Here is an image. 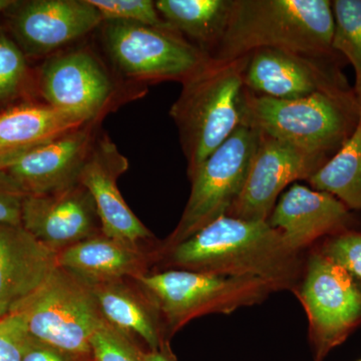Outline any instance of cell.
<instances>
[{"label": "cell", "mask_w": 361, "mask_h": 361, "mask_svg": "<svg viewBox=\"0 0 361 361\" xmlns=\"http://www.w3.org/2000/svg\"><path fill=\"white\" fill-rule=\"evenodd\" d=\"M334 51L353 66L355 82L361 80V0H334Z\"/></svg>", "instance_id": "cb8c5ba5"}, {"label": "cell", "mask_w": 361, "mask_h": 361, "mask_svg": "<svg viewBox=\"0 0 361 361\" xmlns=\"http://www.w3.org/2000/svg\"><path fill=\"white\" fill-rule=\"evenodd\" d=\"M320 251L343 268L361 288V232L348 230L330 236Z\"/></svg>", "instance_id": "83f0119b"}, {"label": "cell", "mask_w": 361, "mask_h": 361, "mask_svg": "<svg viewBox=\"0 0 361 361\" xmlns=\"http://www.w3.org/2000/svg\"></svg>", "instance_id": "d590c367"}, {"label": "cell", "mask_w": 361, "mask_h": 361, "mask_svg": "<svg viewBox=\"0 0 361 361\" xmlns=\"http://www.w3.org/2000/svg\"><path fill=\"white\" fill-rule=\"evenodd\" d=\"M21 226L54 253L102 234L96 205L80 183L23 200Z\"/></svg>", "instance_id": "5bb4252c"}, {"label": "cell", "mask_w": 361, "mask_h": 361, "mask_svg": "<svg viewBox=\"0 0 361 361\" xmlns=\"http://www.w3.org/2000/svg\"><path fill=\"white\" fill-rule=\"evenodd\" d=\"M56 255L23 226L0 225V319L39 290L58 267Z\"/></svg>", "instance_id": "ac0fdd59"}, {"label": "cell", "mask_w": 361, "mask_h": 361, "mask_svg": "<svg viewBox=\"0 0 361 361\" xmlns=\"http://www.w3.org/2000/svg\"><path fill=\"white\" fill-rule=\"evenodd\" d=\"M87 123L47 104L13 106L0 114V155L6 167L23 154Z\"/></svg>", "instance_id": "ffe728a7"}, {"label": "cell", "mask_w": 361, "mask_h": 361, "mask_svg": "<svg viewBox=\"0 0 361 361\" xmlns=\"http://www.w3.org/2000/svg\"><path fill=\"white\" fill-rule=\"evenodd\" d=\"M14 4V0H0V13H6Z\"/></svg>", "instance_id": "836d02e7"}, {"label": "cell", "mask_w": 361, "mask_h": 361, "mask_svg": "<svg viewBox=\"0 0 361 361\" xmlns=\"http://www.w3.org/2000/svg\"><path fill=\"white\" fill-rule=\"evenodd\" d=\"M18 313L28 336L78 361L92 357L90 341L104 320L90 287L59 267Z\"/></svg>", "instance_id": "8992f818"}, {"label": "cell", "mask_w": 361, "mask_h": 361, "mask_svg": "<svg viewBox=\"0 0 361 361\" xmlns=\"http://www.w3.org/2000/svg\"><path fill=\"white\" fill-rule=\"evenodd\" d=\"M297 294L307 314L314 361H323L361 324V288L319 251L308 258Z\"/></svg>", "instance_id": "9c48e42d"}, {"label": "cell", "mask_w": 361, "mask_h": 361, "mask_svg": "<svg viewBox=\"0 0 361 361\" xmlns=\"http://www.w3.org/2000/svg\"><path fill=\"white\" fill-rule=\"evenodd\" d=\"M248 58L249 54L228 61L211 59L182 82L170 116L179 130L189 177L241 126Z\"/></svg>", "instance_id": "277c9868"}, {"label": "cell", "mask_w": 361, "mask_h": 361, "mask_svg": "<svg viewBox=\"0 0 361 361\" xmlns=\"http://www.w3.org/2000/svg\"><path fill=\"white\" fill-rule=\"evenodd\" d=\"M155 4L169 25L211 56L224 37L234 0H159Z\"/></svg>", "instance_id": "7402d4cb"}, {"label": "cell", "mask_w": 361, "mask_h": 361, "mask_svg": "<svg viewBox=\"0 0 361 361\" xmlns=\"http://www.w3.org/2000/svg\"><path fill=\"white\" fill-rule=\"evenodd\" d=\"M259 140L257 130L240 126L190 177L189 200L179 224L167 240L166 250L227 215L245 185Z\"/></svg>", "instance_id": "52a82bcc"}, {"label": "cell", "mask_w": 361, "mask_h": 361, "mask_svg": "<svg viewBox=\"0 0 361 361\" xmlns=\"http://www.w3.org/2000/svg\"><path fill=\"white\" fill-rule=\"evenodd\" d=\"M267 222L299 252L322 237L353 230L355 219L348 207L326 192L294 184L277 202Z\"/></svg>", "instance_id": "e0dca14e"}, {"label": "cell", "mask_w": 361, "mask_h": 361, "mask_svg": "<svg viewBox=\"0 0 361 361\" xmlns=\"http://www.w3.org/2000/svg\"><path fill=\"white\" fill-rule=\"evenodd\" d=\"M334 32L330 0H234L224 37L211 58L233 61L276 47L343 59L332 47Z\"/></svg>", "instance_id": "7a4b0ae2"}, {"label": "cell", "mask_w": 361, "mask_h": 361, "mask_svg": "<svg viewBox=\"0 0 361 361\" xmlns=\"http://www.w3.org/2000/svg\"><path fill=\"white\" fill-rule=\"evenodd\" d=\"M90 344L94 361H142L141 350L132 339L104 320L92 336Z\"/></svg>", "instance_id": "4316f807"}, {"label": "cell", "mask_w": 361, "mask_h": 361, "mask_svg": "<svg viewBox=\"0 0 361 361\" xmlns=\"http://www.w3.org/2000/svg\"><path fill=\"white\" fill-rule=\"evenodd\" d=\"M241 116L242 126L329 160L357 129L360 106L355 89L275 99L244 87Z\"/></svg>", "instance_id": "3957f363"}, {"label": "cell", "mask_w": 361, "mask_h": 361, "mask_svg": "<svg viewBox=\"0 0 361 361\" xmlns=\"http://www.w3.org/2000/svg\"><path fill=\"white\" fill-rule=\"evenodd\" d=\"M104 40L116 66L137 80L183 82L210 61L207 52L172 26L106 21Z\"/></svg>", "instance_id": "ba28073f"}, {"label": "cell", "mask_w": 361, "mask_h": 361, "mask_svg": "<svg viewBox=\"0 0 361 361\" xmlns=\"http://www.w3.org/2000/svg\"><path fill=\"white\" fill-rule=\"evenodd\" d=\"M343 59H325L266 47L249 54L245 89L275 99H298L317 92L353 90L341 68Z\"/></svg>", "instance_id": "30bf717a"}, {"label": "cell", "mask_w": 361, "mask_h": 361, "mask_svg": "<svg viewBox=\"0 0 361 361\" xmlns=\"http://www.w3.org/2000/svg\"><path fill=\"white\" fill-rule=\"evenodd\" d=\"M94 122L32 149L1 169L25 196L61 191L78 183L94 142Z\"/></svg>", "instance_id": "2e32d148"}, {"label": "cell", "mask_w": 361, "mask_h": 361, "mask_svg": "<svg viewBox=\"0 0 361 361\" xmlns=\"http://www.w3.org/2000/svg\"><path fill=\"white\" fill-rule=\"evenodd\" d=\"M128 169V159L108 135H103L94 140L78 183L94 202L102 233L127 245L142 248V242L152 239L153 234L130 210L118 189V179Z\"/></svg>", "instance_id": "7c38bea8"}, {"label": "cell", "mask_w": 361, "mask_h": 361, "mask_svg": "<svg viewBox=\"0 0 361 361\" xmlns=\"http://www.w3.org/2000/svg\"><path fill=\"white\" fill-rule=\"evenodd\" d=\"M165 327L173 334L190 320L210 313H231L264 300L272 292L257 278L173 269L133 278Z\"/></svg>", "instance_id": "5b68a950"}, {"label": "cell", "mask_w": 361, "mask_h": 361, "mask_svg": "<svg viewBox=\"0 0 361 361\" xmlns=\"http://www.w3.org/2000/svg\"><path fill=\"white\" fill-rule=\"evenodd\" d=\"M27 336L21 313L0 319V361H23Z\"/></svg>", "instance_id": "f1b7e54d"}, {"label": "cell", "mask_w": 361, "mask_h": 361, "mask_svg": "<svg viewBox=\"0 0 361 361\" xmlns=\"http://www.w3.org/2000/svg\"><path fill=\"white\" fill-rule=\"evenodd\" d=\"M329 159L260 134L245 185L228 216L267 221L278 197L296 180H308Z\"/></svg>", "instance_id": "8fae6325"}, {"label": "cell", "mask_w": 361, "mask_h": 361, "mask_svg": "<svg viewBox=\"0 0 361 361\" xmlns=\"http://www.w3.org/2000/svg\"><path fill=\"white\" fill-rule=\"evenodd\" d=\"M23 361H78L77 358L28 336Z\"/></svg>", "instance_id": "4dcf8cb0"}, {"label": "cell", "mask_w": 361, "mask_h": 361, "mask_svg": "<svg viewBox=\"0 0 361 361\" xmlns=\"http://www.w3.org/2000/svg\"><path fill=\"white\" fill-rule=\"evenodd\" d=\"M310 187L338 199L349 210H361V126L310 180Z\"/></svg>", "instance_id": "603a6c76"}, {"label": "cell", "mask_w": 361, "mask_h": 361, "mask_svg": "<svg viewBox=\"0 0 361 361\" xmlns=\"http://www.w3.org/2000/svg\"><path fill=\"white\" fill-rule=\"evenodd\" d=\"M90 288L104 322L132 341L133 336L140 337L149 350L163 346L158 313L141 291L123 280Z\"/></svg>", "instance_id": "44dd1931"}, {"label": "cell", "mask_w": 361, "mask_h": 361, "mask_svg": "<svg viewBox=\"0 0 361 361\" xmlns=\"http://www.w3.org/2000/svg\"><path fill=\"white\" fill-rule=\"evenodd\" d=\"M104 21H128L164 27L170 26L161 18L151 0H89Z\"/></svg>", "instance_id": "d4e9b609"}, {"label": "cell", "mask_w": 361, "mask_h": 361, "mask_svg": "<svg viewBox=\"0 0 361 361\" xmlns=\"http://www.w3.org/2000/svg\"><path fill=\"white\" fill-rule=\"evenodd\" d=\"M167 250L178 269L257 278L273 291L296 287L302 270L299 252L267 221L222 216Z\"/></svg>", "instance_id": "6da1fadb"}, {"label": "cell", "mask_w": 361, "mask_h": 361, "mask_svg": "<svg viewBox=\"0 0 361 361\" xmlns=\"http://www.w3.org/2000/svg\"><path fill=\"white\" fill-rule=\"evenodd\" d=\"M146 253L106 235H97L59 252L56 265L87 286L121 281L144 274Z\"/></svg>", "instance_id": "d6986e66"}, {"label": "cell", "mask_w": 361, "mask_h": 361, "mask_svg": "<svg viewBox=\"0 0 361 361\" xmlns=\"http://www.w3.org/2000/svg\"><path fill=\"white\" fill-rule=\"evenodd\" d=\"M353 89H355L356 99H357L358 106H360V125L361 126V80L355 82Z\"/></svg>", "instance_id": "d6a6232c"}, {"label": "cell", "mask_w": 361, "mask_h": 361, "mask_svg": "<svg viewBox=\"0 0 361 361\" xmlns=\"http://www.w3.org/2000/svg\"><path fill=\"white\" fill-rule=\"evenodd\" d=\"M26 73L25 54L13 39L0 32V103L20 94Z\"/></svg>", "instance_id": "484cf974"}, {"label": "cell", "mask_w": 361, "mask_h": 361, "mask_svg": "<svg viewBox=\"0 0 361 361\" xmlns=\"http://www.w3.org/2000/svg\"><path fill=\"white\" fill-rule=\"evenodd\" d=\"M8 11L14 42L25 56H42L80 39L103 23L89 0L16 1Z\"/></svg>", "instance_id": "4fadbf2b"}, {"label": "cell", "mask_w": 361, "mask_h": 361, "mask_svg": "<svg viewBox=\"0 0 361 361\" xmlns=\"http://www.w3.org/2000/svg\"><path fill=\"white\" fill-rule=\"evenodd\" d=\"M25 197L9 176L0 170V225L21 226V209Z\"/></svg>", "instance_id": "f546056e"}, {"label": "cell", "mask_w": 361, "mask_h": 361, "mask_svg": "<svg viewBox=\"0 0 361 361\" xmlns=\"http://www.w3.org/2000/svg\"><path fill=\"white\" fill-rule=\"evenodd\" d=\"M6 160H4V157L0 155V170H1V169H4V167H6Z\"/></svg>", "instance_id": "e575fe53"}, {"label": "cell", "mask_w": 361, "mask_h": 361, "mask_svg": "<svg viewBox=\"0 0 361 361\" xmlns=\"http://www.w3.org/2000/svg\"><path fill=\"white\" fill-rule=\"evenodd\" d=\"M361 361V360H360Z\"/></svg>", "instance_id": "8d00e7d4"}, {"label": "cell", "mask_w": 361, "mask_h": 361, "mask_svg": "<svg viewBox=\"0 0 361 361\" xmlns=\"http://www.w3.org/2000/svg\"><path fill=\"white\" fill-rule=\"evenodd\" d=\"M142 361H173L169 355L167 348L161 346L158 350H149L148 353L141 351Z\"/></svg>", "instance_id": "1f68e13d"}, {"label": "cell", "mask_w": 361, "mask_h": 361, "mask_svg": "<svg viewBox=\"0 0 361 361\" xmlns=\"http://www.w3.org/2000/svg\"><path fill=\"white\" fill-rule=\"evenodd\" d=\"M39 87L47 104L87 123L96 122L113 94L106 71L84 51L49 59L40 73Z\"/></svg>", "instance_id": "9a60e30c"}]
</instances>
